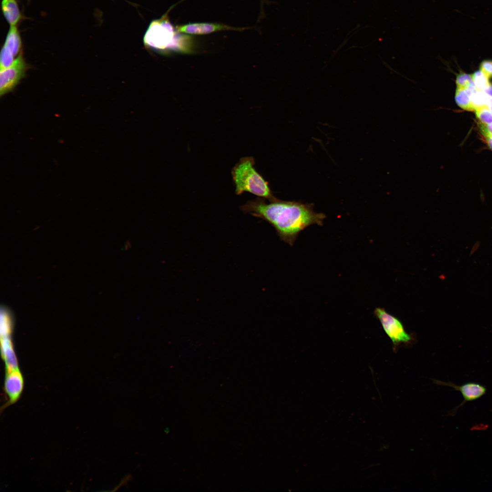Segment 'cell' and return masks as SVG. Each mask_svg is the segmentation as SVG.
<instances>
[{"instance_id": "1", "label": "cell", "mask_w": 492, "mask_h": 492, "mask_svg": "<svg viewBox=\"0 0 492 492\" xmlns=\"http://www.w3.org/2000/svg\"><path fill=\"white\" fill-rule=\"evenodd\" d=\"M337 22L321 36L301 45L288 70L289 89L324 107L380 105L386 96L384 77L354 62L336 35Z\"/></svg>"}, {"instance_id": "2", "label": "cell", "mask_w": 492, "mask_h": 492, "mask_svg": "<svg viewBox=\"0 0 492 492\" xmlns=\"http://www.w3.org/2000/svg\"><path fill=\"white\" fill-rule=\"evenodd\" d=\"M56 131L45 108H40L19 133L1 138L0 190L25 182L50 152Z\"/></svg>"}, {"instance_id": "3", "label": "cell", "mask_w": 492, "mask_h": 492, "mask_svg": "<svg viewBox=\"0 0 492 492\" xmlns=\"http://www.w3.org/2000/svg\"><path fill=\"white\" fill-rule=\"evenodd\" d=\"M354 62L379 69H411L438 62H484L492 56L472 55L447 47L417 45L377 46L351 53Z\"/></svg>"}, {"instance_id": "4", "label": "cell", "mask_w": 492, "mask_h": 492, "mask_svg": "<svg viewBox=\"0 0 492 492\" xmlns=\"http://www.w3.org/2000/svg\"><path fill=\"white\" fill-rule=\"evenodd\" d=\"M463 351L470 371V386L481 390L492 384V313L483 315L467 333Z\"/></svg>"}, {"instance_id": "5", "label": "cell", "mask_w": 492, "mask_h": 492, "mask_svg": "<svg viewBox=\"0 0 492 492\" xmlns=\"http://www.w3.org/2000/svg\"><path fill=\"white\" fill-rule=\"evenodd\" d=\"M3 18L21 53L33 52L46 36L33 0H5Z\"/></svg>"}, {"instance_id": "6", "label": "cell", "mask_w": 492, "mask_h": 492, "mask_svg": "<svg viewBox=\"0 0 492 492\" xmlns=\"http://www.w3.org/2000/svg\"><path fill=\"white\" fill-rule=\"evenodd\" d=\"M5 96L31 117L44 107V83L33 52L21 53Z\"/></svg>"}, {"instance_id": "7", "label": "cell", "mask_w": 492, "mask_h": 492, "mask_svg": "<svg viewBox=\"0 0 492 492\" xmlns=\"http://www.w3.org/2000/svg\"><path fill=\"white\" fill-rule=\"evenodd\" d=\"M480 418L484 423L492 426V406L482 412L480 415Z\"/></svg>"}]
</instances>
